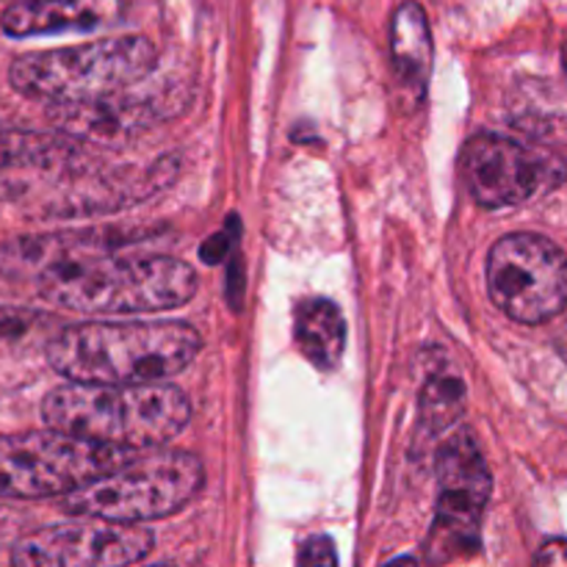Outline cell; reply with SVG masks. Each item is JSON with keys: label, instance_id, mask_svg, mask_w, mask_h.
I'll return each instance as SVG.
<instances>
[{"label": "cell", "instance_id": "2", "mask_svg": "<svg viewBox=\"0 0 567 567\" xmlns=\"http://www.w3.org/2000/svg\"><path fill=\"white\" fill-rule=\"evenodd\" d=\"M199 349L186 321H92L59 332L48 363L81 385H150L188 369Z\"/></svg>", "mask_w": 567, "mask_h": 567}, {"label": "cell", "instance_id": "22", "mask_svg": "<svg viewBox=\"0 0 567 567\" xmlns=\"http://www.w3.org/2000/svg\"><path fill=\"white\" fill-rule=\"evenodd\" d=\"M563 64H565V72H567V44H565V53H563Z\"/></svg>", "mask_w": 567, "mask_h": 567}, {"label": "cell", "instance_id": "1", "mask_svg": "<svg viewBox=\"0 0 567 567\" xmlns=\"http://www.w3.org/2000/svg\"><path fill=\"white\" fill-rule=\"evenodd\" d=\"M0 275L31 282L44 302L89 316L158 313L197 293V275L175 258H116L109 233H42L0 244Z\"/></svg>", "mask_w": 567, "mask_h": 567}, {"label": "cell", "instance_id": "16", "mask_svg": "<svg viewBox=\"0 0 567 567\" xmlns=\"http://www.w3.org/2000/svg\"><path fill=\"white\" fill-rule=\"evenodd\" d=\"M465 404V388L463 382L454 377H437L426 385L424 396H421V419L432 432L443 430L454 421V415L463 410Z\"/></svg>", "mask_w": 567, "mask_h": 567}, {"label": "cell", "instance_id": "15", "mask_svg": "<svg viewBox=\"0 0 567 567\" xmlns=\"http://www.w3.org/2000/svg\"><path fill=\"white\" fill-rule=\"evenodd\" d=\"M81 138L70 133H37L0 125V169H48L81 155Z\"/></svg>", "mask_w": 567, "mask_h": 567}, {"label": "cell", "instance_id": "14", "mask_svg": "<svg viewBox=\"0 0 567 567\" xmlns=\"http://www.w3.org/2000/svg\"><path fill=\"white\" fill-rule=\"evenodd\" d=\"M293 338L305 360L330 374L338 369L347 349V319L330 299H302L293 310Z\"/></svg>", "mask_w": 567, "mask_h": 567}, {"label": "cell", "instance_id": "13", "mask_svg": "<svg viewBox=\"0 0 567 567\" xmlns=\"http://www.w3.org/2000/svg\"><path fill=\"white\" fill-rule=\"evenodd\" d=\"M391 55L393 72H396L402 89H408L413 97H424L432 75V31L426 20L424 6L415 0H404L391 20Z\"/></svg>", "mask_w": 567, "mask_h": 567}, {"label": "cell", "instance_id": "18", "mask_svg": "<svg viewBox=\"0 0 567 567\" xmlns=\"http://www.w3.org/2000/svg\"><path fill=\"white\" fill-rule=\"evenodd\" d=\"M22 526H25V515L20 509L9 507V504H0V548L9 546V543L14 548L25 537L22 535Z\"/></svg>", "mask_w": 567, "mask_h": 567}, {"label": "cell", "instance_id": "5", "mask_svg": "<svg viewBox=\"0 0 567 567\" xmlns=\"http://www.w3.org/2000/svg\"><path fill=\"white\" fill-rule=\"evenodd\" d=\"M205 485L199 457L188 452H161L131 460L92 485L61 498L64 513L114 524H144L181 513Z\"/></svg>", "mask_w": 567, "mask_h": 567}, {"label": "cell", "instance_id": "8", "mask_svg": "<svg viewBox=\"0 0 567 567\" xmlns=\"http://www.w3.org/2000/svg\"><path fill=\"white\" fill-rule=\"evenodd\" d=\"M487 293L518 324H546L567 308V258L535 233H509L487 255Z\"/></svg>", "mask_w": 567, "mask_h": 567}, {"label": "cell", "instance_id": "7", "mask_svg": "<svg viewBox=\"0 0 567 567\" xmlns=\"http://www.w3.org/2000/svg\"><path fill=\"white\" fill-rule=\"evenodd\" d=\"M491 493L493 476L485 454L474 432L463 426L437 454V507L426 537V559L432 565H449L480 548Z\"/></svg>", "mask_w": 567, "mask_h": 567}, {"label": "cell", "instance_id": "11", "mask_svg": "<svg viewBox=\"0 0 567 567\" xmlns=\"http://www.w3.org/2000/svg\"><path fill=\"white\" fill-rule=\"evenodd\" d=\"M120 11V0H14L0 17V28L14 39L50 37L109 25Z\"/></svg>", "mask_w": 567, "mask_h": 567}, {"label": "cell", "instance_id": "12", "mask_svg": "<svg viewBox=\"0 0 567 567\" xmlns=\"http://www.w3.org/2000/svg\"><path fill=\"white\" fill-rule=\"evenodd\" d=\"M166 105L155 97H133L131 92L81 105H59L53 120L70 136H127L164 120Z\"/></svg>", "mask_w": 567, "mask_h": 567}, {"label": "cell", "instance_id": "19", "mask_svg": "<svg viewBox=\"0 0 567 567\" xmlns=\"http://www.w3.org/2000/svg\"><path fill=\"white\" fill-rule=\"evenodd\" d=\"M535 567H567V540H548L537 551Z\"/></svg>", "mask_w": 567, "mask_h": 567}, {"label": "cell", "instance_id": "17", "mask_svg": "<svg viewBox=\"0 0 567 567\" xmlns=\"http://www.w3.org/2000/svg\"><path fill=\"white\" fill-rule=\"evenodd\" d=\"M297 567H338V551L332 537L327 535L308 537L297 554Z\"/></svg>", "mask_w": 567, "mask_h": 567}, {"label": "cell", "instance_id": "23", "mask_svg": "<svg viewBox=\"0 0 567 567\" xmlns=\"http://www.w3.org/2000/svg\"><path fill=\"white\" fill-rule=\"evenodd\" d=\"M158 567H172V565H158Z\"/></svg>", "mask_w": 567, "mask_h": 567}, {"label": "cell", "instance_id": "20", "mask_svg": "<svg viewBox=\"0 0 567 567\" xmlns=\"http://www.w3.org/2000/svg\"><path fill=\"white\" fill-rule=\"evenodd\" d=\"M385 567H419V563H415V557H399L393 559V563H388Z\"/></svg>", "mask_w": 567, "mask_h": 567}, {"label": "cell", "instance_id": "21", "mask_svg": "<svg viewBox=\"0 0 567 567\" xmlns=\"http://www.w3.org/2000/svg\"><path fill=\"white\" fill-rule=\"evenodd\" d=\"M559 352H563V358L567 360V324H565L563 336H559Z\"/></svg>", "mask_w": 567, "mask_h": 567}, {"label": "cell", "instance_id": "9", "mask_svg": "<svg viewBox=\"0 0 567 567\" xmlns=\"http://www.w3.org/2000/svg\"><path fill=\"white\" fill-rule=\"evenodd\" d=\"M155 546L153 532L133 524L81 518L28 532L11 548L14 567H131Z\"/></svg>", "mask_w": 567, "mask_h": 567}, {"label": "cell", "instance_id": "3", "mask_svg": "<svg viewBox=\"0 0 567 567\" xmlns=\"http://www.w3.org/2000/svg\"><path fill=\"white\" fill-rule=\"evenodd\" d=\"M48 430L114 449L161 446L192 421V404L175 385H81L66 382L44 396Z\"/></svg>", "mask_w": 567, "mask_h": 567}, {"label": "cell", "instance_id": "10", "mask_svg": "<svg viewBox=\"0 0 567 567\" xmlns=\"http://www.w3.org/2000/svg\"><path fill=\"white\" fill-rule=\"evenodd\" d=\"M460 172L471 197L482 208H513L548 186V164L515 138L476 133L465 142Z\"/></svg>", "mask_w": 567, "mask_h": 567}, {"label": "cell", "instance_id": "4", "mask_svg": "<svg viewBox=\"0 0 567 567\" xmlns=\"http://www.w3.org/2000/svg\"><path fill=\"white\" fill-rule=\"evenodd\" d=\"M155 66L144 37H111L72 48L25 53L11 61L9 81L20 94L59 105H81L127 92Z\"/></svg>", "mask_w": 567, "mask_h": 567}, {"label": "cell", "instance_id": "6", "mask_svg": "<svg viewBox=\"0 0 567 567\" xmlns=\"http://www.w3.org/2000/svg\"><path fill=\"white\" fill-rule=\"evenodd\" d=\"M136 454L66 432H20L0 437V498L70 496Z\"/></svg>", "mask_w": 567, "mask_h": 567}]
</instances>
